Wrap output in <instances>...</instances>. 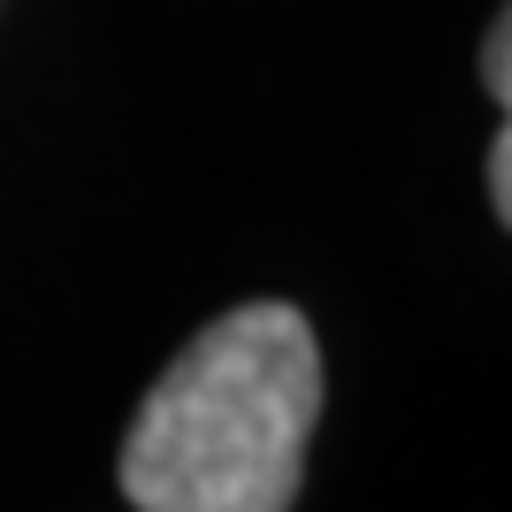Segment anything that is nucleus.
Returning <instances> with one entry per match:
<instances>
[{"instance_id": "obj_2", "label": "nucleus", "mask_w": 512, "mask_h": 512, "mask_svg": "<svg viewBox=\"0 0 512 512\" xmlns=\"http://www.w3.org/2000/svg\"><path fill=\"white\" fill-rule=\"evenodd\" d=\"M482 92L505 107V130L490 146V199H497V222L512 230V0L497 8L490 39H482Z\"/></svg>"}, {"instance_id": "obj_1", "label": "nucleus", "mask_w": 512, "mask_h": 512, "mask_svg": "<svg viewBox=\"0 0 512 512\" xmlns=\"http://www.w3.org/2000/svg\"><path fill=\"white\" fill-rule=\"evenodd\" d=\"M321 421V344L299 306L253 299L207 321L123 436L138 512H291Z\"/></svg>"}]
</instances>
